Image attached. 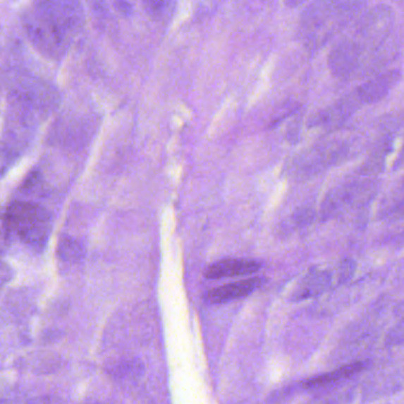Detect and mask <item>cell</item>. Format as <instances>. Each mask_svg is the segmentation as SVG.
I'll list each match as a JSON object with an SVG mask.
<instances>
[{"label":"cell","mask_w":404,"mask_h":404,"mask_svg":"<svg viewBox=\"0 0 404 404\" xmlns=\"http://www.w3.org/2000/svg\"><path fill=\"white\" fill-rule=\"evenodd\" d=\"M393 16L389 8L379 6L362 16L353 32L332 49L329 64L341 78H353L375 73L389 62L395 45L390 42Z\"/></svg>","instance_id":"1"},{"label":"cell","mask_w":404,"mask_h":404,"mask_svg":"<svg viewBox=\"0 0 404 404\" xmlns=\"http://www.w3.org/2000/svg\"><path fill=\"white\" fill-rule=\"evenodd\" d=\"M83 23L80 3L66 0L38 1L23 15V26L33 48L50 59L66 56Z\"/></svg>","instance_id":"2"},{"label":"cell","mask_w":404,"mask_h":404,"mask_svg":"<svg viewBox=\"0 0 404 404\" xmlns=\"http://www.w3.org/2000/svg\"><path fill=\"white\" fill-rule=\"evenodd\" d=\"M4 225L19 241L37 251L48 246L51 236V215L36 203L19 201L10 204L5 211Z\"/></svg>","instance_id":"3"},{"label":"cell","mask_w":404,"mask_h":404,"mask_svg":"<svg viewBox=\"0 0 404 404\" xmlns=\"http://www.w3.org/2000/svg\"><path fill=\"white\" fill-rule=\"evenodd\" d=\"M43 115L25 100L8 94V110L5 117V145L16 155H20L36 136Z\"/></svg>","instance_id":"4"},{"label":"cell","mask_w":404,"mask_h":404,"mask_svg":"<svg viewBox=\"0 0 404 404\" xmlns=\"http://www.w3.org/2000/svg\"><path fill=\"white\" fill-rule=\"evenodd\" d=\"M365 3L344 1V3H318L307 8L302 20L306 38L326 40L328 37L349 23L358 13Z\"/></svg>","instance_id":"5"},{"label":"cell","mask_w":404,"mask_h":404,"mask_svg":"<svg viewBox=\"0 0 404 404\" xmlns=\"http://www.w3.org/2000/svg\"><path fill=\"white\" fill-rule=\"evenodd\" d=\"M8 94L18 96L32 105L44 118L59 107V94L50 82L29 73L10 76Z\"/></svg>","instance_id":"6"},{"label":"cell","mask_w":404,"mask_h":404,"mask_svg":"<svg viewBox=\"0 0 404 404\" xmlns=\"http://www.w3.org/2000/svg\"><path fill=\"white\" fill-rule=\"evenodd\" d=\"M356 271L353 260H343L335 269H312L300 281L292 298L295 302L316 298L348 283Z\"/></svg>","instance_id":"7"},{"label":"cell","mask_w":404,"mask_h":404,"mask_svg":"<svg viewBox=\"0 0 404 404\" xmlns=\"http://www.w3.org/2000/svg\"><path fill=\"white\" fill-rule=\"evenodd\" d=\"M370 192L369 185L358 183L356 180L346 182L333 189L323 204V213L325 217L335 216L348 209L355 203L365 198V194Z\"/></svg>","instance_id":"8"},{"label":"cell","mask_w":404,"mask_h":404,"mask_svg":"<svg viewBox=\"0 0 404 404\" xmlns=\"http://www.w3.org/2000/svg\"><path fill=\"white\" fill-rule=\"evenodd\" d=\"M400 76L398 70L382 71L376 76H372L368 81L355 89L353 94L356 95L362 106L379 102L397 85Z\"/></svg>","instance_id":"9"},{"label":"cell","mask_w":404,"mask_h":404,"mask_svg":"<svg viewBox=\"0 0 404 404\" xmlns=\"http://www.w3.org/2000/svg\"><path fill=\"white\" fill-rule=\"evenodd\" d=\"M264 279L251 278L235 283H227L224 286L216 287L207 293V300L211 304H226L238 299L245 298L253 293L259 287H262Z\"/></svg>","instance_id":"10"},{"label":"cell","mask_w":404,"mask_h":404,"mask_svg":"<svg viewBox=\"0 0 404 404\" xmlns=\"http://www.w3.org/2000/svg\"><path fill=\"white\" fill-rule=\"evenodd\" d=\"M262 268L259 262L247 259H227L215 262L206 269L204 276L207 279L218 280L237 276L250 275Z\"/></svg>","instance_id":"11"},{"label":"cell","mask_w":404,"mask_h":404,"mask_svg":"<svg viewBox=\"0 0 404 404\" xmlns=\"http://www.w3.org/2000/svg\"><path fill=\"white\" fill-rule=\"evenodd\" d=\"M368 364L367 360L353 362V363L338 367V369H335V370L323 374V375L309 379L302 383V386L306 389H318V388H324V386H331L335 383L346 381L357 374L365 372V369L368 367Z\"/></svg>","instance_id":"12"},{"label":"cell","mask_w":404,"mask_h":404,"mask_svg":"<svg viewBox=\"0 0 404 404\" xmlns=\"http://www.w3.org/2000/svg\"><path fill=\"white\" fill-rule=\"evenodd\" d=\"M339 150L336 147L322 146L307 152L295 162V172L309 173L314 170L321 169L323 166L329 165L337 160Z\"/></svg>","instance_id":"13"},{"label":"cell","mask_w":404,"mask_h":404,"mask_svg":"<svg viewBox=\"0 0 404 404\" xmlns=\"http://www.w3.org/2000/svg\"><path fill=\"white\" fill-rule=\"evenodd\" d=\"M381 215L386 220H398L404 217V178L383 202Z\"/></svg>","instance_id":"14"},{"label":"cell","mask_w":404,"mask_h":404,"mask_svg":"<svg viewBox=\"0 0 404 404\" xmlns=\"http://www.w3.org/2000/svg\"><path fill=\"white\" fill-rule=\"evenodd\" d=\"M59 256L64 261H78L83 256V248L76 239H71L69 236H63L59 239Z\"/></svg>","instance_id":"15"},{"label":"cell","mask_w":404,"mask_h":404,"mask_svg":"<svg viewBox=\"0 0 404 404\" xmlns=\"http://www.w3.org/2000/svg\"><path fill=\"white\" fill-rule=\"evenodd\" d=\"M353 400V393L344 390L336 393H328L322 396L313 397L302 404H350Z\"/></svg>","instance_id":"16"},{"label":"cell","mask_w":404,"mask_h":404,"mask_svg":"<svg viewBox=\"0 0 404 404\" xmlns=\"http://www.w3.org/2000/svg\"><path fill=\"white\" fill-rule=\"evenodd\" d=\"M19 155H16L11 148L5 145V143H0V179L8 174V171L15 165Z\"/></svg>","instance_id":"17"},{"label":"cell","mask_w":404,"mask_h":404,"mask_svg":"<svg viewBox=\"0 0 404 404\" xmlns=\"http://www.w3.org/2000/svg\"><path fill=\"white\" fill-rule=\"evenodd\" d=\"M146 6L154 18H166L171 16L175 5L169 1H149L147 3Z\"/></svg>","instance_id":"18"},{"label":"cell","mask_w":404,"mask_h":404,"mask_svg":"<svg viewBox=\"0 0 404 404\" xmlns=\"http://www.w3.org/2000/svg\"><path fill=\"white\" fill-rule=\"evenodd\" d=\"M386 343L389 346L400 345L404 343V318L400 320L391 330L386 333Z\"/></svg>","instance_id":"19"},{"label":"cell","mask_w":404,"mask_h":404,"mask_svg":"<svg viewBox=\"0 0 404 404\" xmlns=\"http://www.w3.org/2000/svg\"><path fill=\"white\" fill-rule=\"evenodd\" d=\"M395 167L400 169L404 167V143L403 146L400 148V155L397 157L396 162H395Z\"/></svg>","instance_id":"20"}]
</instances>
